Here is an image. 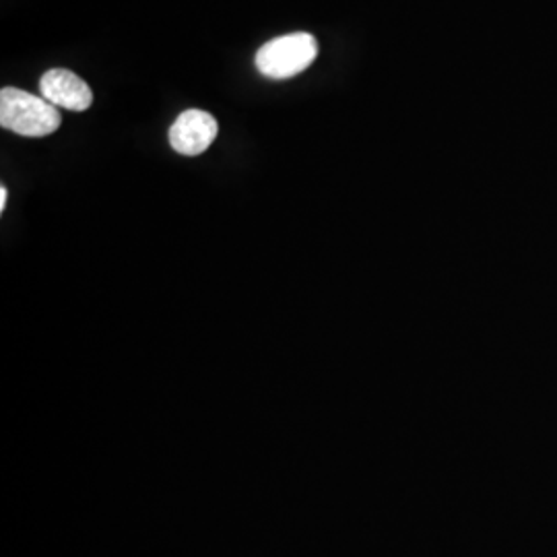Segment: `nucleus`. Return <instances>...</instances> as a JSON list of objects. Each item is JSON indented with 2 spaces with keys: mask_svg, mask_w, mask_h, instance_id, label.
Masks as SVG:
<instances>
[{
  "mask_svg": "<svg viewBox=\"0 0 557 557\" xmlns=\"http://www.w3.org/2000/svg\"><path fill=\"white\" fill-rule=\"evenodd\" d=\"M62 124L59 108L15 87L0 91V126L21 137H48Z\"/></svg>",
  "mask_w": 557,
  "mask_h": 557,
  "instance_id": "f257e3e1",
  "label": "nucleus"
},
{
  "mask_svg": "<svg viewBox=\"0 0 557 557\" xmlns=\"http://www.w3.org/2000/svg\"><path fill=\"white\" fill-rule=\"evenodd\" d=\"M319 57V41L299 32L267 41L257 52V69L267 79L285 81L304 73Z\"/></svg>",
  "mask_w": 557,
  "mask_h": 557,
  "instance_id": "f03ea898",
  "label": "nucleus"
},
{
  "mask_svg": "<svg viewBox=\"0 0 557 557\" xmlns=\"http://www.w3.org/2000/svg\"><path fill=\"white\" fill-rule=\"evenodd\" d=\"M218 120L202 110H186L170 128V145L180 156L195 158L205 153L218 139Z\"/></svg>",
  "mask_w": 557,
  "mask_h": 557,
  "instance_id": "7ed1b4c3",
  "label": "nucleus"
},
{
  "mask_svg": "<svg viewBox=\"0 0 557 557\" xmlns=\"http://www.w3.org/2000/svg\"><path fill=\"white\" fill-rule=\"evenodd\" d=\"M41 98L57 108L71 112H85L94 103L91 87L79 75L66 69H52L40 81Z\"/></svg>",
  "mask_w": 557,
  "mask_h": 557,
  "instance_id": "20e7f679",
  "label": "nucleus"
},
{
  "mask_svg": "<svg viewBox=\"0 0 557 557\" xmlns=\"http://www.w3.org/2000/svg\"><path fill=\"white\" fill-rule=\"evenodd\" d=\"M7 199H9V193H7V188L2 186V188H0V211H4V207H7Z\"/></svg>",
  "mask_w": 557,
  "mask_h": 557,
  "instance_id": "39448f33",
  "label": "nucleus"
}]
</instances>
